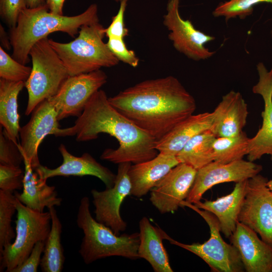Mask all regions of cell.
<instances>
[{
    "label": "cell",
    "instance_id": "cell-15",
    "mask_svg": "<svg viewBox=\"0 0 272 272\" xmlns=\"http://www.w3.org/2000/svg\"><path fill=\"white\" fill-rule=\"evenodd\" d=\"M197 170L180 163L151 190L150 200L161 214L173 213L186 200L194 181Z\"/></svg>",
    "mask_w": 272,
    "mask_h": 272
},
{
    "label": "cell",
    "instance_id": "cell-11",
    "mask_svg": "<svg viewBox=\"0 0 272 272\" xmlns=\"http://www.w3.org/2000/svg\"><path fill=\"white\" fill-rule=\"evenodd\" d=\"M180 0H168L163 23L169 31L168 38L175 49L188 58L195 61L212 57L211 51L205 44L215 37L196 29L189 20H184L179 13Z\"/></svg>",
    "mask_w": 272,
    "mask_h": 272
},
{
    "label": "cell",
    "instance_id": "cell-7",
    "mask_svg": "<svg viewBox=\"0 0 272 272\" xmlns=\"http://www.w3.org/2000/svg\"><path fill=\"white\" fill-rule=\"evenodd\" d=\"M16 237L0 252L1 271L11 272L29 255L39 241H45L51 229L49 212L32 210L16 199Z\"/></svg>",
    "mask_w": 272,
    "mask_h": 272
},
{
    "label": "cell",
    "instance_id": "cell-21",
    "mask_svg": "<svg viewBox=\"0 0 272 272\" xmlns=\"http://www.w3.org/2000/svg\"><path fill=\"white\" fill-rule=\"evenodd\" d=\"M247 180L236 182L233 191L225 196L214 200L199 201L193 204L215 216L219 222L221 232L226 238H230L236 229L246 193Z\"/></svg>",
    "mask_w": 272,
    "mask_h": 272
},
{
    "label": "cell",
    "instance_id": "cell-41",
    "mask_svg": "<svg viewBox=\"0 0 272 272\" xmlns=\"http://www.w3.org/2000/svg\"><path fill=\"white\" fill-rule=\"evenodd\" d=\"M267 185L269 189L272 191V179L267 181Z\"/></svg>",
    "mask_w": 272,
    "mask_h": 272
},
{
    "label": "cell",
    "instance_id": "cell-16",
    "mask_svg": "<svg viewBox=\"0 0 272 272\" xmlns=\"http://www.w3.org/2000/svg\"><path fill=\"white\" fill-rule=\"evenodd\" d=\"M256 69L259 79L253 86L252 92L262 98L264 110L261 112V126L249 141L247 156V160L251 162L264 155H269L272 159V67L268 71L263 63L260 62Z\"/></svg>",
    "mask_w": 272,
    "mask_h": 272
},
{
    "label": "cell",
    "instance_id": "cell-37",
    "mask_svg": "<svg viewBox=\"0 0 272 272\" xmlns=\"http://www.w3.org/2000/svg\"><path fill=\"white\" fill-rule=\"evenodd\" d=\"M45 241L38 242L28 257L11 272H37L40 265L41 255L43 253Z\"/></svg>",
    "mask_w": 272,
    "mask_h": 272
},
{
    "label": "cell",
    "instance_id": "cell-20",
    "mask_svg": "<svg viewBox=\"0 0 272 272\" xmlns=\"http://www.w3.org/2000/svg\"><path fill=\"white\" fill-rule=\"evenodd\" d=\"M179 163L176 156L159 152L150 160L131 165L128 171L131 185V194L137 197L146 195Z\"/></svg>",
    "mask_w": 272,
    "mask_h": 272
},
{
    "label": "cell",
    "instance_id": "cell-32",
    "mask_svg": "<svg viewBox=\"0 0 272 272\" xmlns=\"http://www.w3.org/2000/svg\"><path fill=\"white\" fill-rule=\"evenodd\" d=\"M18 145L12 141L1 128L0 164L20 167L24 162V158Z\"/></svg>",
    "mask_w": 272,
    "mask_h": 272
},
{
    "label": "cell",
    "instance_id": "cell-34",
    "mask_svg": "<svg viewBox=\"0 0 272 272\" xmlns=\"http://www.w3.org/2000/svg\"><path fill=\"white\" fill-rule=\"evenodd\" d=\"M106 43L109 49L119 61L133 67L139 65V58L134 51L127 48L123 39L108 38Z\"/></svg>",
    "mask_w": 272,
    "mask_h": 272
},
{
    "label": "cell",
    "instance_id": "cell-3",
    "mask_svg": "<svg viewBox=\"0 0 272 272\" xmlns=\"http://www.w3.org/2000/svg\"><path fill=\"white\" fill-rule=\"evenodd\" d=\"M98 21V7L95 4L74 16L53 14L46 4L35 8H26L21 12L16 26L10 29L12 56L25 65L29 61L32 46L51 33L60 31L74 37L82 26Z\"/></svg>",
    "mask_w": 272,
    "mask_h": 272
},
{
    "label": "cell",
    "instance_id": "cell-24",
    "mask_svg": "<svg viewBox=\"0 0 272 272\" xmlns=\"http://www.w3.org/2000/svg\"><path fill=\"white\" fill-rule=\"evenodd\" d=\"M212 112L191 115L179 123L161 139L156 141L159 152L177 156L185 145L194 136L212 126Z\"/></svg>",
    "mask_w": 272,
    "mask_h": 272
},
{
    "label": "cell",
    "instance_id": "cell-31",
    "mask_svg": "<svg viewBox=\"0 0 272 272\" xmlns=\"http://www.w3.org/2000/svg\"><path fill=\"white\" fill-rule=\"evenodd\" d=\"M32 67L26 66L10 56L0 47V78L12 82H26Z\"/></svg>",
    "mask_w": 272,
    "mask_h": 272
},
{
    "label": "cell",
    "instance_id": "cell-26",
    "mask_svg": "<svg viewBox=\"0 0 272 272\" xmlns=\"http://www.w3.org/2000/svg\"><path fill=\"white\" fill-rule=\"evenodd\" d=\"M51 216V229L45 241L44 249L40 262L43 272H60L65 257L61 242L62 225L54 207L48 208Z\"/></svg>",
    "mask_w": 272,
    "mask_h": 272
},
{
    "label": "cell",
    "instance_id": "cell-36",
    "mask_svg": "<svg viewBox=\"0 0 272 272\" xmlns=\"http://www.w3.org/2000/svg\"><path fill=\"white\" fill-rule=\"evenodd\" d=\"M127 1L120 2L118 11L112 18V21L107 28H105V36L108 38L124 39L128 35V30L125 27L124 15Z\"/></svg>",
    "mask_w": 272,
    "mask_h": 272
},
{
    "label": "cell",
    "instance_id": "cell-12",
    "mask_svg": "<svg viewBox=\"0 0 272 272\" xmlns=\"http://www.w3.org/2000/svg\"><path fill=\"white\" fill-rule=\"evenodd\" d=\"M130 162L118 164L113 186L103 191L93 189L91 193L94 206L95 219L109 227L116 235L124 231L127 223L120 215V207L125 198L131 194V185L128 175Z\"/></svg>",
    "mask_w": 272,
    "mask_h": 272
},
{
    "label": "cell",
    "instance_id": "cell-22",
    "mask_svg": "<svg viewBox=\"0 0 272 272\" xmlns=\"http://www.w3.org/2000/svg\"><path fill=\"white\" fill-rule=\"evenodd\" d=\"M24 178L23 191H14L16 197L29 208L38 212H44L45 208L60 206L62 198L54 186H49L47 180L40 178L30 164L24 159Z\"/></svg>",
    "mask_w": 272,
    "mask_h": 272
},
{
    "label": "cell",
    "instance_id": "cell-23",
    "mask_svg": "<svg viewBox=\"0 0 272 272\" xmlns=\"http://www.w3.org/2000/svg\"><path fill=\"white\" fill-rule=\"evenodd\" d=\"M139 229L140 258L147 260L155 272H173L163 243L168 235L167 233L160 228L153 225L146 217H143L139 221Z\"/></svg>",
    "mask_w": 272,
    "mask_h": 272
},
{
    "label": "cell",
    "instance_id": "cell-42",
    "mask_svg": "<svg viewBox=\"0 0 272 272\" xmlns=\"http://www.w3.org/2000/svg\"><path fill=\"white\" fill-rule=\"evenodd\" d=\"M114 1L117 2H120L121 1H125V0H114ZM126 1H128V0H126Z\"/></svg>",
    "mask_w": 272,
    "mask_h": 272
},
{
    "label": "cell",
    "instance_id": "cell-6",
    "mask_svg": "<svg viewBox=\"0 0 272 272\" xmlns=\"http://www.w3.org/2000/svg\"><path fill=\"white\" fill-rule=\"evenodd\" d=\"M32 67L25 82L28 101L25 115L32 113L36 107L45 100L54 96L70 76L57 53L50 45L49 39L37 42L29 52Z\"/></svg>",
    "mask_w": 272,
    "mask_h": 272
},
{
    "label": "cell",
    "instance_id": "cell-33",
    "mask_svg": "<svg viewBox=\"0 0 272 272\" xmlns=\"http://www.w3.org/2000/svg\"><path fill=\"white\" fill-rule=\"evenodd\" d=\"M24 171L20 167L0 164V190L14 192L23 189Z\"/></svg>",
    "mask_w": 272,
    "mask_h": 272
},
{
    "label": "cell",
    "instance_id": "cell-18",
    "mask_svg": "<svg viewBox=\"0 0 272 272\" xmlns=\"http://www.w3.org/2000/svg\"><path fill=\"white\" fill-rule=\"evenodd\" d=\"M237 250L247 272H272V246L252 229L238 221L229 238Z\"/></svg>",
    "mask_w": 272,
    "mask_h": 272
},
{
    "label": "cell",
    "instance_id": "cell-40",
    "mask_svg": "<svg viewBox=\"0 0 272 272\" xmlns=\"http://www.w3.org/2000/svg\"><path fill=\"white\" fill-rule=\"evenodd\" d=\"M27 8H35L45 4V0H25Z\"/></svg>",
    "mask_w": 272,
    "mask_h": 272
},
{
    "label": "cell",
    "instance_id": "cell-39",
    "mask_svg": "<svg viewBox=\"0 0 272 272\" xmlns=\"http://www.w3.org/2000/svg\"><path fill=\"white\" fill-rule=\"evenodd\" d=\"M0 32H1V42L2 45V46L6 48V49H10L11 46L10 39L9 36H8L7 33H6L4 28L1 25L0 27Z\"/></svg>",
    "mask_w": 272,
    "mask_h": 272
},
{
    "label": "cell",
    "instance_id": "cell-8",
    "mask_svg": "<svg viewBox=\"0 0 272 272\" xmlns=\"http://www.w3.org/2000/svg\"><path fill=\"white\" fill-rule=\"evenodd\" d=\"M181 207H186L192 209L204 219L209 227L210 237L203 243H194L191 244L176 241L169 235H167L166 240L201 258L213 271H243L244 268L238 251L232 244L226 243L222 238L219 222L215 216L185 200L181 202Z\"/></svg>",
    "mask_w": 272,
    "mask_h": 272
},
{
    "label": "cell",
    "instance_id": "cell-25",
    "mask_svg": "<svg viewBox=\"0 0 272 272\" xmlns=\"http://www.w3.org/2000/svg\"><path fill=\"white\" fill-rule=\"evenodd\" d=\"M25 87V82H12L0 79V123L4 132L15 143L19 144L20 126L18 97Z\"/></svg>",
    "mask_w": 272,
    "mask_h": 272
},
{
    "label": "cell",
    "instance_id": "cell-4",
    "mask_svg": "<svg viewBox=\"0 0 272 272\" xmlns=\"http://www.w3.org/2000/svg\"><path fill=\"white\" fill-rule=\"evenodd\" d=\"M77 224L84 233L79 252L85 263L88 264L110 256L132 260L140 258L139 232L116 235L109 227L93 217L87 196L80 200Z\"/></svg>",
    "mask_w": 272,
    "mask_h": 272
},
{
    "label": "cell",
    "instance_id": "cell-17",
    "mask_svg": "<svg viewBox=\"0 0 272 272\" xmlns=\"http://www.w3.org/2000/svg\"><path fill=\"white\" fill-rule=\"evenodd\" d=\"M58 150L62 158L61 164L54 169L40 165L34 170L40 178L47 180L55 176L90 175L100 179L106 188L113 186L116 174L97 162L89 153H85L81 157L75 156L67 151L63 144L59 146Z\"/></svg>",
    "mask_w": 272,
    "mask_h": 272
},
{
    "label": "cell",
    "instance_id": "cell-13",
    "mask_svg": "<svg viewBox=\"0 0 272 272\" xmlns=\"http://www.w3.org/2000/svg\"><path fill=\"white\" fill-rule=\"evenodd\" d=\"M262 170L261 165L241 159L228 163L213 161L197 170L196 177L185 201L195 203L213 186L222 183L247 180Z\"/></svg>",
    "mask_w": 272,
    "mask_h": 272
},
{
    "label": "cell",
    "instance_id": "cell-30",
    "mask_svg": "<svg viewBox=\"0 0 272 272\" xmlns=\"http://www.w3.org/2000/svg\"><path fill=\"white\" fill-rule=\"evenodd\" d=\"M262 3L272 4V0H228L218 5L213 15L224 17L226 22L237 17L244 19L252 14L255 5Z\"/></svg>",
    "mask_w": 272,
    "mask_h": 272
},
{
    "label": "cell",
    "instance_id": "cell-28",
    "mask_svg": "<svg viewBox=\"0 0 272 272\" xmlns=\"http://www.w3.org/2000/svg\"><path fill=\"white\" fill-rule=\"evenodd\" d=\"M249 139L244 131L233 137H216L213 143L214 161L228 163L247 155Z\"/></svg>",
    "mask_w": 272,
    "mask_h": 272
},
{
    "label": "cell",
    "instance_id": "cell-19",
    "mask_svg": "<svg viewBox=\"0 0 272 272\" xmlns=\"http://www.w3.org/2000/svg\"><path fill=\"white\" fill-rule=\"evenodd\" d=\"M210 130L216 137H233L240 134L247 123V104L239 92L232 90L222 97L212 112Z\"/></svg>",
    "mask_w": 272,
    "mask_h": 272
},
{
    "label": "cell",
    "instance_id": "cell-38",
    "mask_svg": "<svg viewBox=\"0 0 272 272\" xmlns=\"http://www.w3.org/2000/svg\"><path fill=\"white\" fill-rule=\"evenodd\" d=\"M65 0H45L49 11L53 14L63 15V7Z\"/></svg>",
    "mask_w": 272,
    "mask_h": 272
},
{
    "label": "cell",
    "instance_id": "cell-14",
    "mask_svg": "<svg viewBox=\"0 0 272 272\" xmlns=\"http://www.w3.org/2000/svg\"><path fill=\"white\" fill-rule=\"evenodd\" d=\"M58 121L54 107L47 99L36 107L29 122L21 127L18 147L34 170L41 165L38 155L40 143L47 135L57 137L61 129Z\"/></svg>",
    "mask_w": 272,
    "mask_h": 272
},
{
    "label": "cell",
    "instance_id": "cell-27",
    "mask_svg": "<svg viewBox=\"0 0 272 272\" xmlns=\"http://www.w3.org/2000/svg\"><path fill=\"white\" fill-rule=\"evenodd\" d=\"M216 137L208 130L193 137L177 155L180 163L196 170L214 161L213 143Z\"/></svg>",
    "mask_w": 272,
    "mask_h": 272
},
{
    "label": "cell",
    "instance_id": "cell-1",
    "mask_svg": "<svg viewBox=\"0 0 272 272\" xmlns=\"http://www.w3.org/2000/svg\"><path fill=\"white\" fill-rule=\"evenodd\" d=\"M108 100L157 141L192 115L196 107L193 97L172 76L143 81Z\"/></svg>",
    "mask_w": 272,
    "mask_h": 272
},
{
    "label": "cell",
    "instance_id": "cell-5",
    "mask_svg": "<svg viewBox=\"0 0 272 272\" xmlns=\"http://www.w3.org/2000/svg\"><path fill=\"white\" fill-rule=\"evenodd\" d=\"M74 40L49 42L61 60L70 76L88 73L116 65L119 60L103 41L105 28L99 21L81 27Z\"/></svg>",
    "mask_w": 272,
    "mask_h": 272
},
{
    "label": "cell",
    "instance_id": "cell-10",
    "mask_svg": "<svg viewBox=\"0 0 272 272\" xmlns=\"http://www.w3.org/2000/svg\"><path fill=\"white\" fill-rule=\"evenodd\" d=\"M107 81L106 74L101 70L70 76L57 93L47 99L54 107L58 120L80 116L93 95Z\"/></svg>",
    "mask_w": 272,
    "mask_h": 272
},
{
    "label": "cell",
    "instance_id": "cell-9",
    "mask_svg": "<svg viewBox=\"0 0 272 272\" xmlns=\"http://www.w3.org/2000/svg\"><path fill=\"white\" fill-rule=\"evenodd\" d=\"M267 181L259 174L248 179L238 221L272 246V191Z\"/></svg>",
    "mask_w": 272,
    "mask_h": 272
},
{
    "label": "cell",
    "instance_id": "cell-2",
    "mask_svg": "<svg viewBox=\"0 0 272 272\" xmlns=\"http://www.w3.org/2000/svg\"><path fill=\"white\" fill-rule=\"evenodd\" d=\"M101 133L114 137L119 143L116 149H105L100 157L102 160L134 164L150 160L159 154L155 148L156 139L120 113L100 89L90 99L75 124L61 128L58 137L75 135L77 141L86 142L96 139Z\"/></svg>",
    "mask_w": 272,
    "mask_h": 272
},
{
    "label": "cell",
    "instance_id": "cell-29",
    "mask_svg": "<svg viewBox=\"0 0 272 272\" xmlns=\"http://www.w3.org/2000/svg\"><path fill=\"white\" fill-rule=\"evenodd\" d=\"M16 199L14 192L0 190V252L16 237L12 225L17 212Z\"/></svg>",
    "mask_w": 272,
    "mask_h": 272
},
{
    "label": "cell",
    "instance_id": "cell-35",
    "mask_svg": "<svg viewBox=\"0 0 272 272\" xmlns=\"http://www.w3.org/2000/svg\"><path fill=\"white\" fill-rule=\"evenodd\" d=\"M26 8L25 0H0V16L12 28L16 26L21 12Z\"/></svg>",
    "mask_w": 272,
    "mask_h": 272
}]
</instances>
